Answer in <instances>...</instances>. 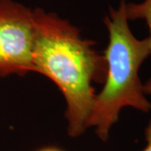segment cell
<instances>
[{
    "label": "cell",
    "mask_w": 151,
    "mask_h": 151,
    "mask_svg": "<svg viewBox=\"0 0 151 151\" xmlns=\"http://www.w3.org/2000/svg\"><path fill=\"white\" fill-rule=\"evenodd\" d=\"M35 72L45 76L58 86L66 102L67 133L76 138L88 129L96 97L93 83H103L108 65L95 42L82 39L80 31L56 14L33 10Z\"/></svg>",
    "instance_id": "obj_1"
},
{
    "label": "cell",
    "mask_w": 151,
    "mask_h": 151,
    "mask_svg": "<svg viewBox=\"0 0 151 151\" xmlns=\"http://www.w3.org/2000/svg\"><path fill=\"white\" fill-rule=\"evenodd\" d=\"M39 151H62L57 149V148H55V147H47V148H44V149H41Z\"/></svg>",
    "instance_id": "obj_6"
},
{
    "label": "cell",
    "mask_w": 151,
    "mask_h": 151,
    "mask_svg": "<svg viewBox=\"0 0 151 151\" xmlns=\"http://www.w3.org/2000/svg\"><path fill=\"white\" fill-rule=\"evenodd\" d=\"M33 10L14 2L0 0V76L35 72Z\"/></svg>",
    "instance_id": "obj_3"
},
{
    "label": "cell",
    "mask_w": 151,
    "mask_h": 151,
    "mask_svg": "<svg viewBox=\"0 0 151 151\" xmlns=\"http://www.w3.org/2000/svg\"><path fill=\"white\" fill-rule=\"evenodd\" d=\"M125 0L119 9L110 7L104 24L108 31V45L103 55L108 70L103 90L96 95L88 128L93 127L97 137L107 141L122 108L131 107L144 113L151 110V103L144 92L139 71L151 55L149 38L139 40L133 35L125 13Z\"/></svg>",
    "instance_id": "obj_2"
},
{
    "label": "cell",
    "mask_w": 151,
    "mask_h": 151,
    "mask_svg": "<svg viewBox=\"0 0 151 151\" xmlns=\"http://www.w3.org/2000/svg\"><path fill=\"white\" fill-rule=\"evenodd\" d=\"M145 139L147 142L146 147L142 151H151V120L145 129Z\"/></svg>",
    "instance_id": "obj_5"
},
{
    "label": "cell",
    "mask_w": 151,
    "mask_h": 151,
    "mask_svg": "<svg viewBox=\"0 0 151 151\" xmlns=\"http://www.w3.org/2000/svg\"><path fill=\"white\" fill-rule=\"evenodd\" d=\"M125 13L128 20L144 19L150 29V36L149 37L150 41L151 49V0H144L139 4L129 3L125 4ZM144 92L147 95H151V78L144 84Z\"/></svg>",
    "instance_id": "obj_4"
}]
</instances>
